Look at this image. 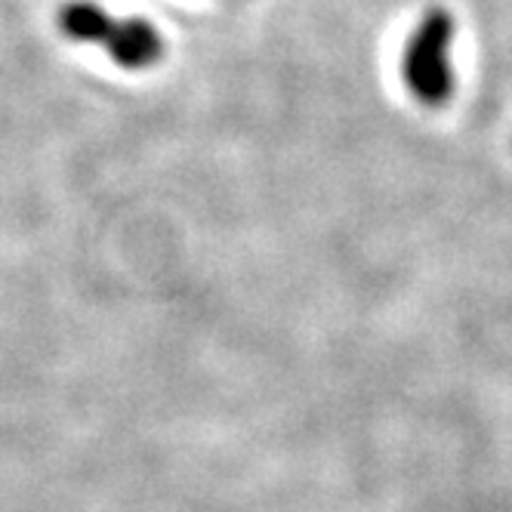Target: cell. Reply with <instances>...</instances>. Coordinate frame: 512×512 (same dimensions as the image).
Masks as SVG:
<instances>
[{"instance_id": "1", "label": "cell", "mask_w": 512, "mask_h": 512, "mask_svg": "<svg viewBox=\"0 0 512 512\" xmlns=\"http://www.w3.org/2000/svg\"><path fill=\"white\" fill-rule=\"evenodd\" d=\"M56 22L65 38L99 47L108 59L127 71H145L164 59V38L149 19L112 16L93 0H68V4H62Z\"/></svg>"}, {"instance_id": "2", "label": "cell", "mask_w": 512, "mask_h": 512, "mask_svg": "<svg viewBox=\"0 0 512 512\" xmlns=\"http://www.w3.org/2000/svg\"><path fill=\"white\" fill-rule=\"evenodd\" d=\"M454 41L457 19L442 7H432L420 16L401 50V81L426 108H445L457 93Z\"/></svg>"}]
</instances>
